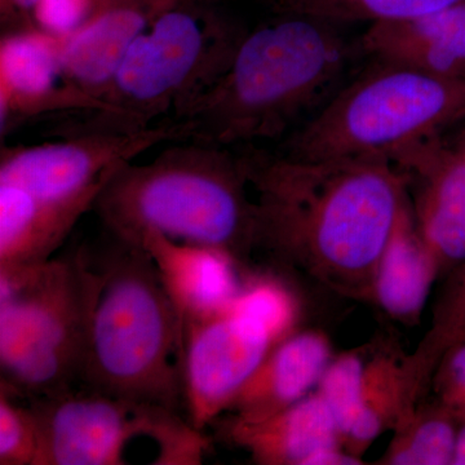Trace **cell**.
I'll use <instances>...</instances> for the list:
<instances>
[{"instance_id":"cell-1","label":"cell","mask_w":465,"mask_h":465,"mask_svg":"<svg viewBox=\"0 0 465 465\" xmlns=\"http://www.w3.org/2000/svg\"><path fill=\"white\" fill-rule=\"evenodd\" d=\"M256 193L255 250L348 295H369L375 266L411 206L384 158L296 159L241 152Z\"/></svg>"},{"instance_id":"cell-2","label":"cell","mask_w":465,"mask_h":465,"mask_svg":"<svg viewBox=\"0 0 465 465\" xmlns=\"http://www.w3.org/2000/svg\"><path fill=\"white\" fill-rule=\"evenodd\" d=\"M357 52L341 24L283 11L244 33L224 74L179 121L185 142L249 148L292 134L341 88Z\"/></svg>"},{"instance_id":"cell-3","label":"cell","mask_w":465,"mask_h":465,"mask_svg":"<svg viewBox=\"0 0 465 465\" xmlns=\"http://www.w3.org/2000/svg\"><path fill=\"white\" fill-rule=\"evenodd\" d=\"M78 255L85 305L78 388L186 416L183 324L148 251L103 231Z\"/></svg>"},{"instance_id":"cell-4","label":"cell","mask_w":465,"mask_h":465,"mask_svg":"<svg viewBox=\"0 0 465 465\" xmlns=\"http://www.w3.org/2000/svg\"><path fill=\"white\" fill-rule=\"evenodd\" d=\"M241 153L173 143L145 164L116 168L94 211L103 231L142 244L146 232L229 253L240 264L255 251L256 204Z\"/></svg>"},{"instance_id":"cell-5","label":"cell","mask_w":465,"mask_h":465,"mask_svg":"<svg viewBox=\"0 0 465 465\" xmlns=\"http://www.w3.org/2000/svg\"><path fill=\"white\" fill-rule=\"evenodd\" d=\"M194 3L167 9L131 45L101 96L103 112L63 122L54 134L139 133L163 116L182 121L224 74L247 32Z\"/></svg>"},{"instance_id":"cell-6","label":"cell","mask_w":465,"mask_h":465,"mask_svg":"<svg viewBox=\"0 0 465 465\" xmlns=\"http://www.w3.org/2000/svg\"><path fill=\"white\" fill-rule=\"evenodd\" d=\"M375 63L290 134L282 155L391 159L465 122V81Z\"/></svg>"},{"instance_id":"cell-7","label":"cell","mask_w":465,"mask_h":465,"mask_svg":"<svg viewBox=\"0 0 465 465\" xmlns=\"http://www.w3.org/2000/svg\"><path fill=\"white\" fill-rule=\"evenodd\" d=\"M85 305L78 250L0 268V385L27 400L79 387Z\"/></svg>"},{"instance_id":"cell-8","label":"cell","mask_w":465,"mask_h":465,"mask_svg":"<svg viewBox=\"0 0 465 465\" xmlns=\"http://www.w3.org/2000/svg\"><path fill=\"white\" fill-rule=\"evenodd\" d=\"M29 402L41 428L36 465L131 464L128 450L143 440L157 449L158 465H201L208 450L203 430L166 407L84 388Z\"/></svg>"},{"instance_id":"cell-9","label":"cell","mask_w":465,"mask_h":465,"mask_svg":"<svg viewBox=\"0 0 465 465\" xmlns=\"http://www.w3.org/2000/svg\"><path fill=\"white\" fill-rule=\"evenodd\" d=\"M183 140L182 124L167 119L139 133H82L58 142L2 146L0 183L45 201L99 195L122 164L161 143Z\"/></svg>"},{"instance_id":"cell-10","label":"cell","mask_w":465,"mask_h":465,"mask_svg":"<svg viewBox=\"0 0 465 465\" xmlns=\"http://www.w3.org/2000/svg\"><path fill=\"white\" fill-rule=\"evenodd\" d=\"M281 339L232 305L183 327V400L188 420L206 430L228 411Z\"/></svg>"},{"instance_id":"cell-11","label":"cell","mask_w":465,"mask_h":465,"mask_svg":"<svg viewBox=\"0 0 465 465\" xmlns=\"http://www.w3.org/2000/svg\"><path fill=\"white\" fill-rule=\"evenodd\" d=\"M105 104L67 75L61 36L38 26L2 33L0 134L43 116L103 112Z\"/></svg>"},{"instance_id":"cell-12","label":"cell","mask_w":465,"mask_h":465,"mask_svg":"<svg viewBox=\"0 0 465 465\" xmlns=\"http://www.w3.org/2000/svg\"><path fill=\"white\" fill-rule=\"evenodd\" d=\"M415 186L416 231L440 268L465 262V139L430 137L390 159Z\"/></svg>"},{"instance_id":"cell-13","label":"cell","mask_w":465,"mask_h":465,"mask_svg":"<svg viewBox=\"0 0 465 465\" xmlns=\"http://www.w3.org/2000/svg\"><path fill=\"white\" fill-rule=\"evenodd\" d=\"M182 2L109 0L87 24L61 36V57L67 75L101 100L131 45L155 18Z\"/></svg>"},{"instance_id":"cell-14","label":"cell","mask_w":465,"mask_h":465,"mask_svg":"<svg viewBox=\"0 0 465 465\" xmlns=\"http://www.w3.org/2000/svg\"><path fill=\"white\" fill-rule=\"evenodd\" d=\"M142 246L157 266L183 327L228 311L240 295V262L229 253L182 243L158 232H146Z\"/></svg>"},{"instance_id":"cell-15","label":"cell","mask_w":465,"mask_h":465,"mask_svg":"<svg viewBox=\"0 0 465 465\" xmlns=\"http://www.w3.org/2000/svg\"><path fill=\"white\" fill-rule=\"evenodd\" d=\"M358 45L379 63L465 81V3L424 16L376 21Z\"/></svg>"},{"instance_id":"cell-16","label":"cell","mask_w":465,"mask_h":465,"mask_svg":"<svg viewBox=\"0 0 465 465\" xmlns=\"http://www.w3.org/2000/svg\"><path fill=\"white\" fill-rule=\"evenodd\" d=\"M216 421L225 440L260 465H308L324 450L342 448L335 419L317 391L266 418L228 415Z\"/></svg>"},{"instance_id":"cell-17","label":"cell","mask_w":465,"mask_h":465,"mask_svg":"<svg viewBox=\"0 0 465 465\" xmlns=\"http://www.w3.org/2000/svg\"><path fill=\"white\" fill-rule=\"evenodd\" d=\"M331 361V344L324 333H291L274 345L225 414L256 420L295 405L318 387Z\"/></svg>"},{"instance_id":"cell-18","label":"cell","mask_w":465,"mask_h":465,"mask_svg":"<svg viewBox=\"0 0 465 465\" xmlns=\"http://www.w3.org/2000/svg\"><path fill=\"white\" fill-rule=\"evenodd\" d=\"M96 198L45 201L0 183V268L41 264L54 258Z\"/></svg>"},{"instance_id":"cell-19","label":"cell","mask_w":465,"mask_h":465,"mask_svg":"<svg viewBox=\"0 0 465 465\" xmlns=\"http://www.w3.org/2000/svg\"><path fill=\"white\" fill-rule=\"evenodd\" d=\"M440 271L439 262L416 231L412 208H407L375 266L370 296L391 318L418 320Z\"/></svg>"},{"instance_id":"cell-20","label":"cell","mask_w":465,"mask_h":465,"mask_svg":"<svg viewBox=\"0 0 465 465\" xmlns=\"http://www.w3.org/2000/svg\"><path fill=\"white\" fill-rule=\"evenodd\" d=\"M418 403L410 387L406 358L379 354L366 360L356 416L342 437V448L361 459L382 432L394 430Z\"/></svg>"},{"instance_id":"cell-21","label":"cell","mask_w":465,"mask_h":465,"mask_svg":"<svg viewBox=\"0 0 465 465\" xmlns=\"http://www.w3.org/2000/svg\"><path fill=\"white\" fill-rule=\"evenodd\" d=\"M459 416L448 407L414 409L394 428L393 440L381 459L390 465H452Z\"/></svg>"},{"instance_id":"cell-22","label":"cell","mask_w":465,"mask_h":465,"mask_svg":"<svg viewBox=\"0 0 465 465\" xmlns=\"http://www.w3.org/2000/svg\"><path fill=\"white\" fill-rule=\"evenodd\" d=\"M465 341V262L437 309L432 327L415 353L406 358L416 396L421 397L446 351Z\"/></svg>"},{"instance_id":"cell-23","label":"cell","mask_w":465,"mask_h":465,"mask_svg":"<svg viewBox=\"0 0 465 465\" xmlns=\"http://www.w3.org/2000/svg\"><path fill=\"white\" fill-rule=\"evenodd\" d=\"M286 11L302 12L333 23L406 20L454 7L465 0H281Z\"/></svg>"},{"instance_id":"cell-24","label":"cell","mask_w":465,"mask_h":465,"mask_svg":"<svg viewBox=\"0 0 465 465\" xmlns=\"http://www.w3.org/2000/svg\"><path fill=\"white\" fill-rule=\"evenodd\" d=\"M39 449L41 428L32 403L0 385V465H36Z\"/></svg>"},{"instance_id":"cell-25","label":"cell","mask_w":465,"mask_h":465,"mask_svg":"<svg viewBox=\"0 0 465 465\" xmlns=\"http://www.w3.org/2000/svg\"><path fill=\"white\" fill-rule=\"evenodd\" d=\"M232 305L266 324L281 341L296 331L298 300L286 284L271 275L244 281Z\"/></svg>"},{"instance_id":"cell-26","label":"cell","mask_w":465,"mask_h":465,"mask_svg":"<svg viewBox=\"0 0 465 465\" xmlns=\"http://www.w3.org/2000/svg\"><path fill=\"white\" fill-rule=\"evenodd\" d=\"M365 365V358L358 351L332 358L317 387L335 419L341 440L356 416Z\"/></svg>"},{"instance_id":"cell-27","label":"cell","mask_w":465,"mask_h":465,"mask_svg":"<svg viewBox=\"0 0 465 465\" xmlns=\"http://www.w3.org/2000/svg\"><path fill=\"white\" fill-rule=\"evenodd\" d=\"M109 0H38L34 21L35 25L66 36L87 24Z\"/></svg>"},{"instance_id":"cell-28","label":"cell","mask_w":465,"mask_h":465,"mask_svg":"<svg viewBox=\"0 0 465 465\" xmlns=\"http://www.w3.org/2000/svg\"><path fill=\"white\" fill-rule=\"evenodd\" d=\"M440 405L465 416V341L446 351L433 374Z\"/></svg>"},{"instance_id":"cell-29","label":"cell","mask_w":465,"mask_h":465,"mask_svg":"<svg viewBox=\"0 0 465 465\" xmlns=\"http://www.w3.org/2000/svg\"><path fill=\"white\" fill-rule=\"evenodd\" d=\"M38 0H0L3 33L36 26L34 21Z\"/></svg>"},{"instance_id":"cell-30","label":"cell","mask_w":465,"mask_h":465,"mask_svg":"<svg viewBox=\"0 0 465 465\" xmlns=\"http://www.w3.org/2000/svg\"><path fill=\"white\" fill-rule=\"evenodd\" d=\"M459 420L460 425L458 427L452 465H465V416H459Z\"/></svg>"},{"instance_id":"cell-31","label":"cell","mask_w":465,"mask_h":465,"mask_svg":"<svg viewBox=\"0 0 465 465\" xmlns=\"http://www.w3.org/2000/svg\"><path fill=\"white\" fill-rule=\"evenodd\" d=\"M463 136H464V139H465V131H464V133H463Z\"/></svg>"}]
</instances>
